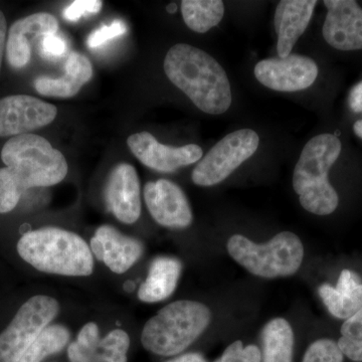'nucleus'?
Returning a JSON list of instances; mask_svg holds the SVG:
<instances>
[{
  "label": "nucleus",
  "mask_w": 362,
  "mask_h": 362,
  "mask_svg": "<svg viewBox=\"0 0 362 362\" xmlns=\"http://www.w3.org/2000/svg\"><path fill=\"white\" fill-rule=\"evenodd\" d=\"M166 362H207L206 358L199 354H187L176 357Z\"/></svg>",
  "instance_id": "obj_35"
},
{
  "label": "nucleus",
  "mask_w": 362,
  "mask_h": 362,
  "mask_svg": "<svg viewBox=\"0 0 362 362\" xmlns=\"http://www.w3.org/2000/svg\"><path fill=\"white\" fill-rule=\"evenodd\" d=\"M354 130L356 135L358 136V137L362 139V120L356 121V122L354 123Z\"/></svg>",
  "instance_id": "obj_36"
},
{
  "label": "nucleus",
  "mask_w": 362,
  "mask_h": 362,
  "mask_svg": "<svg viewBox=\"0 0 362 362\" xmlns=\"http://www.w3.org/2000/svg\"><path fill=\"white\" fill-rule=\"evenodd\" d=\"M23 194L8 169L6 166L0 168V214L13 211Z\"/></svg>",
  "instance_id": "obj_27"
},
{
  "label": "nucleus",
  "mask_w": 362,
  "mask_h": 362,
  "mask_svg": "<svg viewBox=\"0 0 362 362\" xmlns=\"http://www.w3.org/2000/svg\"><path fill=\"white\" fill-rule=\"evenodd\" d=\"M65 69V76L62 78H35L37 92L47 97L71 98L76 96L93 77V66L89 59L78 52H71Z\"/></svg>",
  "instance_id": "obj_18"
},
{
  "label": "nucleus",
  "mask_w": 362,
  "mask_h": 362,
  "mask_svg": "<svg viewBox=\"0 0 362 362\" xmlns=\"http://www.w3.org/2000/svg\"><path fill=\"white\" fill-rule=\"evenodd\" d=\"M182 264L173 257H157L150 264L146 280L138 290V298L144 303H157L168 299L175 291Z\"/></svg>",
  "instance_id": "obj_20"
},
{
  "label": "nucleus",
  "mask_w": 362,
  "mask_h": 362,
  "mask_svg": "<svg viewBox=\"0 0 362 362\" xmlns=\"http://www.w3.org/2000/svg\"><path fill=\"white\" fill-rule=\"evenodd\" d=\"M93 256L103 262L113 273L124 274L139 261L143 254L140 240L123 235L111 226L97 228L90 243Z\"/></svg>",
  "instance_id": "obj_15"
},
{
  "label": "nucleus",
  "mask_w": 362,
  "mask_h": 362,
  "mask_svg": "<svg viewBox=\"0 0 362 362\" xmlns=\"http://www.w3.org/2000/svg\"><path fill=\"white\" fill-rule=\"evenodd\" d=\"M303 362H343V354L333 340L319 339L308 347Z\"/></svg>",
  "instance_id": "obj_28"
},
{
  "label": "nucleus",
  "mask_w": 362,
  "mask_h": 362,
  "mask_svg": "<svg viewBox=\"0 0 362 362\" xmlns=\"http://www.w3.org/2000/svg\"><path fill=\"white\" fill-rule=\"evenodd\" d=\"M18 255L42 273L88 277L94 271V256L77 233L47 226L25 233L18 240Z\"/></svg>",
  "instance_id": "obj_2"
},
{
  "label": "nucleus",
  "mask_w": 362,
  "mask_h": 362,
  "mask_svg": "<svg viewBox=\"0 0 362 362\" xmlns=\"http://www.w3.org/2000/svg\"><path fill=\"white\" fill-rule=\"evenodd\" d=\"M319 295L331 315L349 319L362 308V281L356 273L343 270L335 287L323 284Z\"/></svg>",
  "instance_id": "obj_19"
},
{
  "label": "nucleus",
  "mask_w": 362,
  "mask_h": 362,
  "mask_svg": "<svg viewBox=\"0 0 362 362\" xmlns=\"http://www.w3.org/2000/svg\"><path fill=\"white\" fill-rule=\"evenodd\" d=\"M130 337L122 329L112 330L101 338L93 362H127Z\"/></svg>",
  "instance_id": "obj_24"
},
{
  "label": "nucleus",
  "mask_w": 362,
  "mask_h": 362,
  "mask_svg": "<svg viewBox=\"0 0 362 362\" xmlns=\"http://www.w3.org/2000/svg\"><path fill=\"white\" fill-rule=\"evenodd\" d=\"M109 209L117 220L132 225L141 214L140 181L134 166L121 163L111 171L105 188Z\"/></svg>",
  "instance_id": "obj_14"
},
{
  "label": "nucleus",
  "mask_w": 362,
  "mask_h": 362,
  "mask_svg": "<svg viewBox=\"0 0 362 362\" xmlns=\"http://www.w3.org/2000/svg\"><path fill=\"white\" fill-rule=\"evenodd\" d=\"M341 153L337 136L320 134L305 145L293 175V187L301 206L309 213L327 216L337 209V192L328 180V173Z\"/></svg>",
  "instance_id": "obj_3"
},
{
  "label": "nucleus",
  "mask_w": 362,
  "mask_h": 362,
  "mask_svg": "<svg viewBox=\"0 0 362 362\" xmlns=\"http://www.w3.org/2000/svg\"><path fill=\"white\" fill-rule=\"evenodd\" d=\"M349 106L354 113L362 112V81L351 88L349 94Z\"/></svg>",
  "instance_id": "obj_33"
},
{
  "label": "nucleus",
  "mask_w": 362,
  "mask_h": 362,
  "mask_svg": "<svg viewBox=\"0 0 362 362\" xmlns=\"http://www.w3.org/2000/svg\"><path fill=\"white\" fill-rule=\"evenodd\" d=\"M258 133L251 129L235 131L202 157L192 171V181L199 187H213L223 182L258 150Z\"/></svg>",
  "instance_id": "obj_8"
},
{
  "label": "nucleus",
  "mask_w": 362,
  "mask_h": 362,
  "mask_svg": "<svg viewBox=\"0 0 362 362\" xmlns=\"http://www.w3.org/2000/svg\"><path fill=\"white\" fill-rule=\"evenodd\" d=\"M337 344L343 356L352 361H362V308L342 324Z\"/></svg>",
  "instance_id": "obj_26"
},
{
  "label": "nucleus",
  "mask_w": 362,
  "mask_h": 362,
  "mask_svg": "<svg viewBox=\"0 0 362 362\" xmlns=\"http://www.w3.org/2000/svg\"><path fill=\"white\" fill-rule=\"evenodd\" d=\"M211 320V310L201 302H173L145 324L141 334L143 347L157 356H176L201 337Z\"/></svg>",
  "instance_id": "obj_4"
},
{
  "label": "nucleus",
  "mask_w": 362,
  "mask_h": 362,
  "mask_svg": "<svg viewBox=\"0 0 362 362\" xmlns=\"http://www.w3.org/2000/svg\"><path fill=\"white\" fill-rule=\"evenodd\" d=\"M127 30V25L123 21H114L110 25L102 26L90 33L87 40V45L90 49H97L112 40L122 37Z\"/></svg>",
  "instance_id": "obj_30"
},
{
  "label": "nucleus",
  "mask_w": 362,
  "mask_h": 362,
  "mask_svg": "<svg viewBox=\"0 0 362 362\" xmlns=\"http://www.w3.org/2000/svg\"><path fill=\"white\" fill-rule=\"evenodd\" d=\"M58 109L52 104L30 96L9 95L0 99V137H16L49 125Z\"/></svg>",
  "instance_id": "obj_9"
},
{
  "label": "nucleus",
  "mask_w": 362,
  "mask_h": 362,
  "mask_svg": "<svg viewBox=\"0 0 362 362\" xmlns=\"http://www.w3.org/2000/svg\"><path fill=\"white\" fill-rule=\"evenodd\" d=\"M228 252L252 275L272 279L296 273L304 258V247L295 233L282 232L266 244H256L244 235L228 240Z\"/></svg>",
  "instance_id": "obj_6"
},
{
  "label": "nucleus",
  "mask_w": 362,
  "mask_h": 362,
  "mask_svg": "<svg viewBox=\"0 0 362 362\" xmlns=\"http://www.w3.org/2000/svg\"><path fill=\"white\" fill-rule=\"evenodd\" d=\"M316 4V0H283L279 2L274 18L278 35L279 58H286L291 54L293 47L310 23Z\"/></svg>",
  "instance_id": "obj_17"
},
{
  "label": "nucleus",
  "mask_w": 362,
  "mask_h": 362,
  "mask_svg": "<svg viewBox=\"0 0 362 362\" xmlns=\"http://www.w3.org/2000/svg\"><path fill=\"white\" fill-rule=\"evenodd\" d=\"M262 362H292L294 333L285 319L276 318L262 331Z\"/></svg>",
  "instance_id": "obj_21"
},
{
  "label": "nucleus",
  "mask_w": 362,
  "mask_h": 362,
  "mask_svg": "<svg viewBox=\"0 0 362 362\" xmlns=\"http://www.w3.org/2000/svg\"><path fill=\"white\" fill-rule=\"evenodd\" d=\"M103 2L100 0H76L64 9L63 16L66 21H77L88 14H96L101 11Z\"/></svg>",
  "instance_id": "obj_31"
},
{
  "label": "nucleus",
  "mask_w": 362,
  "mask_h": 362,
  "mask_svg": "<svg viewBox=\"0 0 362 362\" xmlns=\"http://www.w3.org/2000/svg\"><path fill=\"white\" fill-rule=\"evenodd\" d=\"M168 80L206 114L221 115L232 105V89L223 66L197 47L173 45L164 59Z\"/></svg>",
  "instance_id": "obj_1"
},
{
  "label": "nucleus",
  "mask_w": 362,
  "mask_h": 362,
  "mask_svg": "<svg viewBox=\"0 0 362 362\" xmlns=\"http://www.w3.org/2000/svg\"><path fill=\"white\" fill-rule=\"evenodd\" d=\"M261 350L256 345L244 347L242 341L238 340L228 346L223 356L214 362H261Z\"/></svg>",
  "instance_id": "obj_29"
},
{
  "label": "nucleus",
  "mask_w": 362,
  "mask_h": 362,
  "mask_svg": "<svg viewBox=\"0 0 362 362\" xmlns=\"http://www.w3.org/2000/svg\"><path fill=\"white\" fill-rule=\"evenodd\" d=\"M127 144L138 160L159 173H175L178 168L197 163L202 158V149L199 145L169 146L157 141L148 132L131 135Z\"/></svg>",
  "instance_id": "obj_11"
},
{
  "label": "nucleus",
  "mask_w": 362,
  "mask_h": 362,
  "mask_svg": "<svg viewBox=\"0 0 362 362\" xmlns=\"http://www.w3.org/2000/svg\"><path fill=\"white\" fill-rule=\"evenodd\" d=\"M0 157L23 192L58 185L68 175L63 153L44 137L33 133L9 138Z\"/></svg>",
  "instance_id": "obj_5"
},
{
  "label": "nucleus",
  "mask_w": 362,
  "mask_h": 362,
  "mask_svg": "<svg viewBox=\"0 0 362 362\" xmlns=\"http://www.w3.org/2000/svg\"><path fill=\"white\" fill-rule=\"evenodd\" d=\"M327 16L322 33L328 45L339 51L362 49V8L354 0H325Z\"/></svg>",
  "instance_id": "obj_13"
},
{
  "label": "nucleus",
  "mask_w": 362,
  "mask_h": 362,
  "mask_svg": "<svg viewBox=\"0 0 362 362\" xmlns=\"http://www.w3.org/2000/svg\"><path fill=\"white\" fill-rule=\"evenodd\" d=\"M7 23L6 16L0 11V71L6 49Z\"/></svg>",
  "instance_id": "obj_34"
},
{
  "label": "nucleus",
  "mask_w": 362,
  "mask_h": 362,
  "mask_svg": "<svg viewBox=\"0 0 362 362\" xmlns=\"http://www.w3.org/2000/svg\"><path fill=\"white\" fill-rule=\"evenodd\" d=\"M255 76L262 85L279 92H298L315 82L318 66L313 59L301 54H289L286 58H272L259 62Z\"/></svg>",
  "instance_id": "obj_10"
},
{
  "label": "nucleus",
  "mask_w": 362,
  "mask_h": 362,
  "mask_svg": "<svg viewBox=\"0 0 362 362\" xmlns=\"http://www.w3.org/2000/svg\"><path fill=\"white\" fill-rule=\"evenodd\" d=\"M144 199L150 214L159 225L171 228L192 225L194 216L187 195L173 181H149L145 185Z\"/></svg>",
  "instance_id": "obj_12"
},
{
  "label": "nucleus",
  "mask_w": 362,
  "mask_h": 362,
  "mask_svg": "<svg viewBox=\"0 0 362 362\" xmlns=\"http://www.w3.org/2000/svg\"><path fill=\"white\" fill-rule=\"evenodd\" d=\"M59 311V304L54 298L35 295L28 299L0 333V362H20Z\"/></svg>",
  "instance_id": "obj_7"
},
{
  "label": "nucleus",
  "mask_w": 362,
  "mask_h": 362,
  "mask_svg": "<svg viewBox=\"0 0 362 362\" xmlns=\"http://www.w3.org/2000/svg\"><path fill=\"white\" fill-rule=\"evenodd\" d=\"M168 9L169 13H175V11H176L175 4H171V6H169Z\"/></svg>",
  "instance_id": "obj_37"
},
{
  "label": "nucleus",
  "mask_w": 362,
  "mask_h": 362,
  "mask_svg": "<svg viewBox=\"0 0 362 362\" xmlns=\"http://www.w3.org/2000/svg\"><path fill=\"white\" fill-rule=\"evenodd\" d=\"M71 333L64 325H49L33 341L20 362H42L45 357L58 354L70 340Z\"/></svg>",
  "instance_id": "obj_23"
},
{
  "label": "nucleus",
  "mask_w": 362,
  "mask_h": 362,
  "mask_svg": "<svg viewBox=\"0 0 362 362\" xmlns=\"http://www.w3.org/2000/svg\"><path fill=\"white\" fill-rule=\"evenodd\" d=\"M101 341L99 327L95 322L83 326L77 339L69 345L68 357L70 362H93Z\"/></svg>",
  "instance_id": "obj_25"
},
{
  "label": "nucleus",
  "mask_w": 362,
  "mask_h": 362,
  "mask_svg": "<svg viewBox=\"0 0 362 362\" xmlns=\"http://www.w3.org/2000/svg\"><path fill=\"white\" fill-rule=\"evenodd\" d=\"M181 13L190 30L206 33L223 20L225 4L221 0H183Z\"/></svg>",
  "instance_id": "obj_22"
},
{
  "label": "nucleus",
  "mask_w": 362,
  "mask_h": 362,
  "mask_svg": "<svg viewBox=\"0 0 362 362\" xmlns=\"http://www.w3.org/2000/svg\"><path fill=\"white\" fill-rule=\"evenodd\" d=\"M59 23L51 13H37L13 23L7 33L6 59L16 70L28 65L32 59V42L45 35H56Z\"/></svg>",
  "instance_id": "obj_16"
},
{
  "label": "nucleus",
  "mask_w": 362,
  "mask_h": 362,
  "mask_svg": "<svg viewBox=\"0 0 362 362\" xmlns=\"http://www.w3.org/2000/svg\"><path fill=\"white\" fill-rule=\"evenodd\" d=\"M68 49L65 39L61 35H45L40 40V52L42 58L54 59L64 56Z\"/></svg>",
  "instance_id": "obj_32"
}]
</instances>
